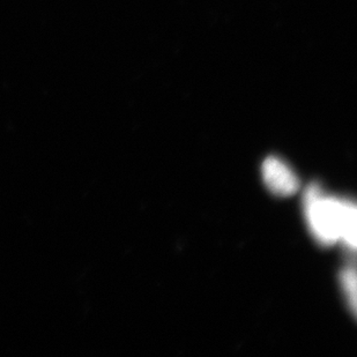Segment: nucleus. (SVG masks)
<instances>
[{"label": "nucleus", "instance_id": "nucleus-1", "mask_svg": "<svg viewBox=\"0 0 357 357\" xmlns=\"http://www.w3.org/2000/svg\"><path fill=\"white\" fill-rule=\"evenodd\" d=\"M305 213L311 231L324 245L344 241L356 248V207L349 202L328 198L319 186L311 185L304 197Z\"/></svg>", "mask_w": 357, "mask_h": 357}, {"label": "nucleus", "instance_id": "nucleus-2", "mask_svg": "<svg viewBox=\"0 0 357 357\" xmlns=\"http://www.w3.org/2000/svg\"><path fill=\"white\" fill-rule=\"evenodd\" d=\"M263 176L268 190L277 196H291L300 186L293 170L278 158H268L264 162Z\"/></svg>", "mask_w": 357, "mask_h": 357}, {"label": "nucleus", "instance_id": "nucleus-3", "mask_svg": "<svg viewBox=\"0 0 357 357\" xmlns=\"http://www.w3.org/2000/svg\"><path fill=\"white\" fill-rule=\"evenodd\" d=\"M341 282L344 286V293L347 294L348 302L351 303V311H356V273L354 267L347 268L342 272Z\"/></svg>", "mask_w": 357, "mask_h": 357}]
</instances>
